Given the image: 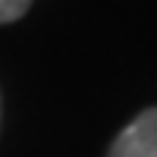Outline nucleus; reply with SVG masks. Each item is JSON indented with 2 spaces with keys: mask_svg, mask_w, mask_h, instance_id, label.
<instances>
[{
  "mask_svg": "<svg viewBox=\"0 0 157 157\" xmlns=\"http://www.w3.org/2000/svg\"><path fill=\"white\" fill-rule=\"evenodd\" d=\"M108 157H157V108L142 111L114 139Z\"/></svg>",
  "mask_w": 157,
  "mask_h": 157,
  "instance_id": "obj_1",
  "label": "nucleus"
},
{
  "mask_svg": "<svg viewBox=\"0 0 157 157\" xmlns=\"http://www.w3.org/2000/svg\"><path fill=\"white\" fill-rule=\"evenodd\" d=\"M28 6H31V0H0V25L22 19L28 13Z\"/></svg>",
  "mask_w": 157,
  "mask_h": 157,
  "instance_id": "obj_2",
  "label": "nucleus"
}]
</instances>
